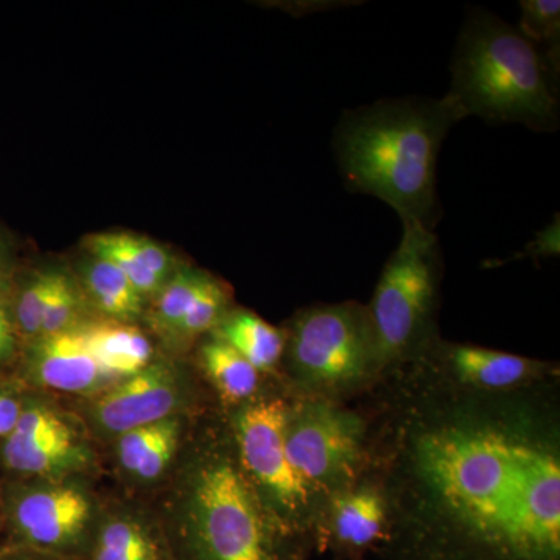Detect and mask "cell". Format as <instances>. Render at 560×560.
<instances>
[{
    "mask_svg": "<svg viewBox=\"0 0 560 560\" xmlns=\"http://www.w3.org/2000/svg\"><path fill=\"white\" fill-rule=\"evenodd\" d=\"M91 250L94 256L102 257V259L116 265L147 301L153 300L164 287V280L158 278L143 264L138 249L132 245L130 234L95 235L91 238Z\"/></svg>",
    "mask_w": 560,
    "mask_h": 560,
    "instance_id": "22",
    "label": "cell"
},
{
    "mask_svg": "<svg viewBox=\"0 0 560 560\" xmlns=\"http://www.w3.org/2000/svg\"><path fill=\"white\" fill-rule=\"evenodd\" d=\"M84 312H86V298L83 290H80L75 280L65 272L44 312L39 337L81 326L84 324Z\"/></svg>",
    "mask_w": 560,
    "mask_h": 560,
    "instance_id": "26",
    "label": "cell"
},
{
    "mask_svg": "<svg viewBox=\"0 0 560 560\" xmlns=\"http://www.w3.org/2000/svg\"><path fill=\"white\" fill-rule=\"evenodd\" d=\"M289 401L270 394L231 410L232 440L242 469L275 521L294 539L323 517L324 506L305 488L291 464L285 445Z\"/></svg>",
    "mask_w": 560,
    "mask_h": 560,
    "instance_id": "8",
    "label": "cell"
},
{
    "mask_svg": "<svg viewBox=\"0 0 560 560\" xmlns=\"http://www.w3.org/2000/svg\"><path fill=\"white\" fill-rule=\"evenodd\" d=\"M466 119L451 95L383 98L348 109L331 136L342 183L434 231L441 219L438 156L448 131Z\"/></svg>",
    "mask_w": 560,
    "mask_h": 560,
    "instance_id": "3",
    "label": "cell"
},
{
    "mask_svg": "<svg viewBox=\"0 0 560 560\" xmlns=\"http://www.w3.org/2000/svg\"><path fill=\"white\" fill-rule=\"evenodd\" d=\"M416 361L455 389L481 396L518 394L552 372L550 364L528 357L441 340Z\"/></svg>",
    "mask_w": 560,
    "mask_h": 560,
    "instance_id": "12",
    "label": "cell"
},
{
    "mask_svg": "<svg viewBox=\"0 0 560 560\" xmlns=\"http://www.w3.org/2000/svg\"><path fill=\"white\" fill-rule=\"evenodd\" d=\"M210 335L237 350L261 375L271 374L282 363L285 331L271 326L256 313L231 308Z\"/></svg>",
    "mask_w": 560,
    "mask_h": 560,
    "instance_id": "19",
    "label": "cell"
},
{
    "mask_svg": "<svg viewBox=\"0 0 560 560\" xmlns=\"http://www.w3.org/2000/svg\"><path fill=\"white\" fill-rule=\"evenodd\" d=\"M323 518L340 547L364 550L389 530L388 501L378 482L359 481L327 501Z\"/></svg>",
    "mask_w": 560,
    "mask_h": 560,
    "instance_id": "16",
    "label": "cell"
},
{
    "mask_svg": "<svg viewBox=\"0 0 560 560\" xmlns=\"http://www.w3.org/2000/svg\"><path fill=\"white\" fill-rule=\"evenodd\" d=\"M28 389L14 383H0V442L14 430L20 422Z\"/></svg>",
    "mask_w": 560,
    "mask_h": 560,
    "instance_id": "27",
    "label": "cell"
},
{
    "mask_svg": "<svg viewBox=\"0 0 560 560\" xmlns=\"http://www.w3.org/2000/svg\"><path fill=\"white\" fill-rule=\"evenodd\" d=\"M18 330L13 323L11 311L3 302H0V366L9 363L16 353Z\"/></svg>",
    "mask_w": 560,
    "mask_h": 560,
    "instance_id": "30",
    "label": "cell"
},
{
    "mask_svg": "<svg viewBox=\"0 0 560 560\" xmlns=\"http://www.w3.org/2000/svg\"><path fill=\"white\" fill-rule=\"evenodd\" d=\"M198 366L228 410L241 407L260 393V372L215 335L202 340Z\"/></svg>",
    "mask_w": 560,
    "mask_h": 560,
    "instance_id": "18",
    "label": "cell"
},
{
    "mask_svg": "<svg viewBox=\"0 0 560 560\" xmlns=\"http://www.w3.org/2000/svg\"><path fill=\"white\" fill-rule=\"evenodd\" d=\"M27 345L22 374L36 393L70 394L86 399L117 382L92 353L83 324L44 335Z\"/></svg>",
    "mask_w": 560,
    "mask_h": 560,
    "instance_id": "13",
    "label": "cell"
},
{
    "mask_svg": "<svg viewBox=\"0 0 560 560\" xmlns=\"http://www.w3.org/2000/svg\"><path fill=\"white\" fill-rule=\"evenodd\" d=\"M0 560H72L0 540Z\"/></svg>",
    "mask_w": 560,
    "mask_h": 560,
    "instance_id": "31",
    "label": "cell"
},
{
    "mask_svg": "<svg viewBox=\"0 0 560 560\" xmlns=\"http://www.w3.org/2000/svg\"><path fill=\"white\" fill-rule=\"evenodd\" d=\"M560 253V220L559 215L548 226L537 232L533 242L525 246L517 259L540 260L547 257H558Z\"/></svg>",
    "mask_w": 560,
    "mask_h": 560,
    "instance_id": "29",
    "label": "cell"
},
{
    "mask_svg": "<svg viewBox=\"0 0 560 560\" xmlns=\"http://www.w3.org/2000/svg\"><path fill=\"white\" fill-rule=\"evenodd\" d=\"M285 445L301 481L324 508L361 481L370 464L366 420L329 399L289 401Z\"/></svg>",
    "mask_w": 560,
    "mask_h": 560,
    "instance_id": "9",
    "label": "cell"
},
{
    "mask_svg": "<svg viewBox=\"0 0 560 560\" xmlns=\"http://www.w3.org/2000/svg\"><path fill=\"white\" fill-rule=\"evenodd\" d=\"M194 415L173 416L120 434L110 444L121 477L138 488H156L171 477L191 431Z\"/></svg>",
    "mask_w": 560,
    "mask_h": 560,
    "instance_id": "15",
    "label": "cell"
},
{
    "mask_svg": "<svg viewBox=\"0 0 560 560\" xmlns=\"http://www.w3.org/2000/svg\"><path fill=\"white\" fill-rule=\"evenodd\" d=\"M83 293L110 320L132 323L143 315L147 300L127 276L102 257L94 256L83 267Z\"/></svg>",
    "mask_w": 560,
    "mask_h": 560,
    "instance_id": "20",
    "label": "cell"
},
{
    "mask_svg": "<svg viewBox=\"0 0 560 560\" xmlns=\"http://www.w3.org/2000/svg\"><path fill=\"white\" fill-rule=\"evenodd\" d=\"M94 438L75 412L28 390L20 422L0 442L3 478L92 477L98 455Z\"/></svg>",
    "mask_w": 560,
    "mask_h": 560,
    "instance_id": "10",
    "label": "cell"
},
{
    "mask_svg": "<svg viewBox=\"0 0 560 560\" xmlns=\"http://www.w3.org/2000/svg\"><path fill=\"white\" fill-rule=\"evenodd\" d=\"M212 276L197 268H178L153 298L150 324L164 340L171 341L179 324L186 318L191 304Z\"/></svg>",
    "mask_w": 560,
    "mask_h": 560,
    "instance_id": "21",
    "label": "cell"
},
{
    "mask_svg": "<svg viewBox=\"0 0 560 560\" xmlns=\"http://www.w3.org/2000/svg\"><path fill=\"white\" fill-rule=\"evenodd\" d=\"M3 290H5V265H3L2 253H0V302H3Z\"/></svg>",
    "mask_w": 560,
    "mask_h": 560,
    "instance_id": "32",
    "label": "cell"
},
{
    "mask_svg": "<svg viewBox=\"0 0 560 560\" xmlns=\"http://www.w3.org/2000/svg\"><path fill=\"white\" fill-rule=\"evenodd\" d=\"M285 331L282 366L313 399H329L378 375L377 348L366 305L359 302L302 308Z\"/></svg>",
    "mask_w": 560,
    "mask_h": 560,
    "instance_id": "6",
    "label": "cell"
},
{
    "mask_svg": "<svg viewBox=\"0 0 560 560\" xmlns=\"http://www.w3.org/2000/svg\"><path fill=\"white\" fill-rule=\"evenodd\" d=\"M231 311L230 290L219 279L210 278L205 289L191 304L186 318L173 334L172 342L176 348L200 340L205 335L212 334L220 320Z\"/></svg>",
    "mask_w": 560,
    "mask_h": 560,
    "instance_id": "25",
    "label": "cell"
},
{
    "mask_svg": "<svg viewBox=\"0 0 560 560\" xmlns=\"http://www.w3.org/2000/svg\"><path fill=\"white\" fill-rule=\"evenodd\" d=\"M83 330L95 359L117 381L138 374L156 359L150 338L130 323H84Z\"/></svg>",
    "mask_w": 560,
    "mask_h": 560,
    "instance_id": "17",
    "label": "cell"
},
{
    "mask_svg": "<svg viewBox=\"0 0 560 560\" xmlns=\"http://www.w3.org/2000/svg\"><path fill=\"white\" fill-rule=\"evenodd\" d=\"M518 32L540 51L552 69L560 70L559 0H522Z\"/></svg>",
    "mask_w": 560,
    "mask_h": 560,
    "instance_id": "24",
    "label": "cell"
},
{
    "mask_svg": "<svg viewBox=\"0 0 560 560\" xmlns=\"http://www.w3.org/2000/svg\"><path fill=\"white\" fill-rule=\"evenodd\" d=\"M0 537H2V518H0Z\"/></svg>",
    "mask_w": 560,
    "mask_h": 560,
    "instance_id": "33",
    "label": "cell"
},
{
    "mask_svg": "<svg viewBox=\"0 0 560 560\" xmlns=\"http://www.w3.org/2000/svg\"><path fill=\"white\" fill-rule=\"evenodd\" d=\"M156 508L176 560H296L242 469L230 423L191 430Z\"/></svg>",
    "mask_w": 560,
    "mask_h": 560,
    "instance_id": "2",
    "label": "cell"
},
{
    "mask_svg": "<svg viewBox=\"0 0 560 560\" xmlns=\"http://www.w3.org/2000/svg\"><path fill=\"white\" fill-rule=\"evenodd\" d=\"M62 275L65 271L49 268V270L36 271L22 283L11 316H13L18 335L24 337L25 340L32 341L39 337L44 312H46Z\"/></svg>",
    "mask_w": 560,
    "mask_h": 560,
    "instance_id": "23",
    "label": "cell"
},
{
    "mask_svg": "<svg viewBox=\"0 0 560 560\" xmlns=\"http://www.w3.org/2000/svg\"><path fill=\"white\" fill-rule=\"evenodd\" d=\"M382 447L389 530L464 560L560 559L555 427L508 396L408 390Z\"/></svg>",
    "mask_w": 560,
    "mask_h": 560,
    "instance_id": "1",
    "label": "cell"
},
{
    "mask_svg": "<svg viewBox=\"0 0 560 560\" xmlns=\"http://www.w3.org/2000/svg\"><path fill=\"white\" fill-rule=\"evenodd\" d=\"M131 241L135 248L138 249L139 256L142 257L143 264L164 282H167L178 270L172 254L160 243L147 237H139V235H131Z\"/></svg>",
    "mask_w": 560,
    "mask_h": 560,
    "instance_id": "28",
    "label": "cell"
},
{
    "mask_svg": "<svg viewBox=\"0 0 560 560\" xmlns=\"http://www.w3.org/2000/svg\"><path fill=\"white\" fill-rule=\"evenodd\" d=\"M401 223L399 246L386 261L366 305L378 374L419 360L440 341L436 311L444 271L440 238L416 221Z\"/></svg>",
    "mask_w": 560,
    "mask_h": 560,
    "instance_id": "5",
    "label": "cell"
},
{
    "mask_svg": "<svg viewBox=\"0 0 560 560\" xmlns=\"http://www.w3.org/2000/svg\"><path fill=\"white\" fill-rule=\"evenodd\" d=\"M464 117L490 125L518 124L537 132L559 128V72L497 14L471 10L452 58L447 92Z\"/></svg>",
    "mask_w": 560,
    "mask_h": 560,
    "instance_id": "4",
    "label": "cell"
},
{
    "mask_svg": "<svg viewBox=\"0 0 560 560\" xmlns=\"http://www.w3.org/2000/svg\"><path fill=\"white\" fill-rule=\"evenodd\" d=\"M86 560H176L156 510L132 501L105 503Z\"/></svg>",
    "mask_w": 560,
    "mask_h": 560,
    "instance_id": "14",
    "label": "cell"
},
{
    "mask_svg": "<svg viewBox=\"0 0 560 560\" xmlns=\"http://www.w3.org/2000/svg\"><path fill=\"white\" fill-rule=\"evenodd\" d=\"M198 381L183 361L154 359L138 374L80 400L79 416L95 441L113 442L128 431L173 416L194 415Z\"/></svg>",
    "mask_w": 560,
    "mask_h": 560,
    "instance_id": "11",
    "label": "cell"
},
{
    "mask_svg": "<svg viewBox=\"0 0 560 560\" xmlns=\"http://www.w3.org/2000/svg\"><path fill=\"white\" fill-rule=\"evenodd\" d=\"M105 503L91 477L2 478L0 540L65 559L86 560Z\"/></svg>",
    "mask_w": 560,
    "mask_h": 560,
    "instance_id": "7",
    "label": "cell"
}]
</instances>
